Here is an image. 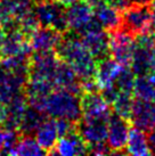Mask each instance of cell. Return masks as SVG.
I'll list each match as a JSON object with an SVG mask.
<instances>
[{
    "label": "cell",
    "mask_w": 155,
    "mask_h": 156,
    "mask_svg": "<svg viewBox=\"0 0 155 156\" xmlns=\"http://www.w3.org/2000/svg\"><path fill=\"white\" fill-rule=\"evenodd\" d=\"M58 1H59L60 4L66 8V7H69V6H71V5H73L75 1H78V0H58Z\"/></svg>",
    "instance_id": "836d02e7"
},
{
    "label": "cell",
    "mask_w": 155,
    "mask_h": 156,
    "mask_svg": "<svg viewBox=\"0 0 155 156\" xmlns=\"http://www.w3.org/2000/svg\"><path fill=\"white\" fill-rule=\"evenodd\" d=\"M130 123L144 132H151L155 129L154 101L134 98L129 119Z\"/></svg>",
    "instance_id": "30bf717a"
},
{
    "label": "cell",
    "mask_w": 155,
    "mask_h": 156,
    "mask_svg": "<svg viewBox=\"0 0 155 156\" xmlns=\"http://www.w3.org/2000/svg\"><path fill=\"white\" fill-rule=\"evenodd\" d=\"M136 75L131 71L130 66H123L120 71L119 75L116 76L113 86L120 91V92H130L132 94V88Z\"/></svg>",
    "instance_id": "4316f807"
},
{
    "label": "cell",
    "mask_w": 155,
    "mask_h": 156,
    "mask_svg": "<svg viewBox=\"0 0 155 156\" xmlns=\"http://www.w3.org/2000/svg\"><path fill=\"white\" fill-rule=\"evenodd\" d=\"M62 33L49 26H39L30 35L29 42L32 51H50L55 50L63 38Z\"/></svg>",
    "instance_id": "9a60e30c"
},
{
    "label": "cell",
    "mask_w": 155,
    "mask_h": 156,
    "mask_svg": "<svg viewBox=\"0 0 155 156\" xmlns=\"http://www.w3.org/2000/svg\"><path fill=\"white\" fill-rule=\"evenodd\" d=\"M60 58L55 50L31 52L29 57V79L47 80L54 84V76Z\"/></svg>",
    "instance_id": "5b68a950"
},
{
    "label": "cell",
    "mask_w": 155,
    "mask_h": 156,
    "mask_svg": "<svg viewBox=\"0 0 155 156\" xmlns=\"http://www.w3.org/2000/svg\"><path fill=\"white\" fill-rule=\"evenodd\" d=\"M82 1H85L86 4H88L89 6H91V7L94 8V7H95V6H97V5H98L102 0H82Z\"/></svg>",
    "instance_id": "e575fe53"
},
{
    "label": "cell",
    "mask_w": 155,
    "mask_h": 156,
    "mask_svg": "<svg viewBox=\"0 0 155 156\" xmlns=\"http://www.w3.org/2000/svg\"><path fill=\"white\" fill-rule=\"evenodd\" d=\"M0 66H1V61H0Z\"/></svg>",
    "instance_id": "f35d334b"
},
{
    "label": "cell",
    "mask_w": 155,
    "mask_h": 156,
    "mask_svg": "<svg viewBox=\"0 0 155 156\" xmlns=\"http://www.w3.org/2000/svg\"><path fill=\"white\" fill-rule=\"evenodd\" d=\"M29 74L8 71L0 66V104L6 105L18 94L23 92Z\"/></svg>",
    "instance_id": "9c48e42d"
},
{
    "label": "cell",
    "mask_w": 155,
    "mask_h": 156,
    "mask_svg": "<svg viewBox=\"0 0 155 156\" xmlns=\"http://www.w3.org/2000/svg\"><path fill=\"white\" fill-rule=\"evenodd\" d=\"M88 154H94V155H105V154H111V149L108 147L106 141H100L88 146Z\"/></svg>",
    "instance_id": "83f0119b"
},
{
    "label": "cell",
    "mask_w": 155,
    "mask_h": 156,
    "mask_svg": "<svg viewBox=\"0 0 155 156\" xmlns=\"http://www.w3.org/2000/svg\"><path fill=\"white\" fill-rule=\"evenodd\" d=\"M50 154L63 156L83 155L88 154V146L80 133L78 132L77 128L74 126V129H72L70 132L58 138Z\"/></svg>",
    "instance_id": "5bb4252c"
},
{
    "label": "cell",
    "mask_w": 155,
    "mask_h": 156,
    "mask_svg": "<svg viewBox=\"0 0 155 156\" xmlns=\"http://www.w3.org/2000/svg\"><path fill=\"white\" fill-rule=\"evenodd\" d=\"M94 15L102 24L104 30L107 32L119 30L121 25V12L110 5L105 4L103 0L94 7Z\"/></svg>",
    "instance_id": "d6986e66"
},
{
    "label": "cell",
    "mask_w": 155,
    "mask_h": 156,
    "mask_svg": "<svg viewBox=\"0 0 155 156\" xmlns=\"http://www.w3.org/2000/svg\"><path fill=\"white\" fill-rule=\"evenodd\" d=\"M131 123L128 119L111 114L107 123L106 143L111 149V154H125V145L129 137Z\"/></svg>",
    "instance_id": "8992f818"
},
{
    "label": "cell",
    "mask_w": 155,
    "mask_h": 156,
    "mask_svg": "<svg viewBox=\"0 0 155 156\" xmlns=\"http://www.w3.org/2000/svg\"><path fill=\"white\" fill-rule=\"evenodd\" d=\"M131 4H150V0H130Z\"/></svg>",
    "instance_id": "d590c367"
},
{
    "label": "cell",
    "mask_w": 155,
    "mask_h": 156,
    "mask_svg": "<svg viewBox=\"0 0 155 156\" xmlns=\"http://www.w3.org/2000/svg\"><path fill=\"white\" fill-rule=\"evenodd\" d=\"M46 116L47 115L40 109L29 105L23 115L18 132L21 134H34L37 129L41 126V123L46 121Z\"/></svg>",
    "instance_id": "cb8c5ba5"
},
{
    "label": "cell",
    "mask_w": 155,
    "mask_h": 156,
    "mask_svg": "<svg viewBox=\"0 0 155 156\" xmlns=\"http://www.w3.org/2000/svg\"><path fill=\"white\" fill-rule=\"evenodd\" d=\"M122 67L123 65L119 64L112 57H108L106 59L98 62L96 66L95 80L99 90L112 86Z\"/></svg>",
    "instance_id": "ac0fdd59"
},
{
    "label": "cell",
    "mask_w": 155,
    "mask_h": 156,
    "mask_svg": "<svg viewBox=\"0 0 155 156\" xmlns=\"http://www.w3.org/2000/svg\"><path fill=\"white\" fill-rule=\"evenodd\" d=\"M5 37H6V32H5L4 27L0 25V51H1V48H2V44H4Z\"/></svg>",
    "instance_id": "d6a6232c"
},
{
    "label": "cell",
    "mask_w": 155,
    "mask_h": 156,
    "mask_svg": "<svg viewBox=\"0 0 155 156\" xmlns=\"http://www.w3.org/2000/svg\"><path fill=\"white\" fill-rule=\"evenodd\" d=\"M108 33L111 57L121 65L129 66L135 49V37L120 29Z\"/></svg>",
    "instance_id": "52a82bcc"
},
{
    "label": "cell",
    "mask_w": 155,
    "mask_h": 156,
    "mask_svg": "<svg viewBox=\"0 0 155 156\" xmlns=\"http://www.w3.org/2000/svg\"><path fill=\"white\" fill-rule=\"evenodd\" d=\"M148 144H150V148H151L152 154H155V129L152 130L151 132H148Z\"/></svg>",
    "instance_id": "4dcf8cb0"
},
{
    "label": "cell",
    "mask_w": 155,
    "mask_h": 156,
    "mask_svg": "<svg viewBox=\"0 0 155 156\" xmlns=\"http://www.w3.org/2000/svg\"><path fill=\"white\" fill-rule=\"evenodd\" d=\"M107 123L108 119H85L80 117V120L75 123L78 132L80 133L87 146L100 141H106L107 136Z\"/></svg>",
    "instance_id": "7c38bea8"
},
{
    "label": "cell",
    "mask_w": 155,
    "mask_h": 156,
    "mask_svg": "<svg viewBox=\"0 0 155 156\" xmlns=\"http://www.w3.org/2000/svg\"><path fill=\"white\" fill-rule=\"evenodd\" d=\"M154 106H155V101H154Z\"/></svg>",
    "instance_id": "ab89813d"
},
{
    "label": "cell",
    "mask_w": 155,
    "mask_h": 156,
    "mask_svg": "<svg viewBox=\"0 0 155 156\" xmlns=\"http://www.w3.org/2000/svg\"><path fill=\"white\" fill-rule=\"evenodd\" d=\"M80 104L85 119H110L113 112L99 91H82Z\"/></svg>",
    "instance_id": "ba28073f"
},
{
    "label": "cell",
    "mask_w": 155,
    "mask_h": 156,
    "mask_svg": "<svg viewBox=\"0 0 155 156\" xmlns=\"http://www.w3.org/2000/svg\"><path fill=\"white\" fill-rule=\"evenodd\" d=\"M69 30L80 35L86 25L94 17V8L82 0H78L65 9Z\"/></svg>",
    "instance_id": "4fadbf2b"
},
{
    "label": "cell",
    "mask_w": 155,
    "mask_h": 156,
    "mask_svg": "<svg viewBox=\"0 0 155 156\" xmlns=\"http://www.w3.org/2000/svg\"><path fill=\"white\" fill-rule=\"evenodd\" d=\"M105 4L110 5V6H112L114 7L115 9L117 10H120L122 12L124 8H127L129 5H131L130 2V0H103Z\"/></svg>",
    "instance_id": "f1b7e54d"
},
{
    "label": "cell",
    "mask_w": 155,
    "mask_h": 156,
    "mask_svg": "<svg viewBox=\"0 0 155 156\" xmlns=\"http://www.w3.org/2000/svg\"><path fill=\"white\" fill-rule=\"evenodd\" d=\"M132 95L138 99L155 101V71L147 75L136 76Z\"/></svg>",
    "instance_id": "603a6c76"
},
{
    "label": "cell",
    "mask_w": 155,
    "mask_h": 156,
    "mask_svg": "<svg viewBox=\"0 0 155 156\" xmlns=\"http://www.w3.org/2000/svg\"><path fill=\"white\" fill-rule=\"evenodd\" d=\"M153 21L148 4H131L121 12L120 30L137 37L150 32Z\"/></svg>",
    "instance_id": "3957f363"
},
{
    "label": "cell",
    "mask_w": 155,
    "mask_h": 156,
    "mask_svg": "<svg viewBox=\"0 0 155 156\" xmlns=\"http://www.w3.org/2000/svg\"><path fill=\"white\" fill-rule=\"evenodd\" d=\"M129 66L136 76L147 75L154 72L155 69L153 65V58H152V49L135 44L132 58Z\"/></svg>",
    "instance_id": "44dd1931"
},
{
    "label": "cell",
    "mask_w": 155,
    "mask_h": 156,
    "mask_svg": "<svg viewBox=\"0 0 155 156\" xmlns=\"http://www.w3.org/2000/svg\"><path fill=\"white\" fill-rule=\"evenodd\" d=\"M150 8H151L152 15H153V21H152V25H151V30L150 32L154 33L155 34V0H150Z\"/></svg>",
    "instance_id": "f546056e"
},
{
    "label": "cell",
    "mask_w": 155,
    "mask_h": 156,
    "mask_svg": "<svg viewBox=\"0 0 155 156\" xmlns=\"http://www.w3.org/2000/svg\"><path fill=\"white\" fill-rule=\"evenodd\" d=\"M2 144H4V130L0 129V153L2 149Z\"/></svg>",
    "instance_id": "8d00e7d4"
},
{
    "label": "cell",
    "mask_w": 155,
    "mask_h": 156,
    "mask_svg": "<svg viewBox=\"0 0 155 156\" xmlns=\"http://www.w3.org/2000/svg\"><path fill=\"white\" fill-rule=\"evenodd\" d=\"M5 119H6V106L0 104V124L2 126Z\"/></svg>",
    "instance_id": "1f68e13d"
},
{
    "label": "cell",
    "mask_w": 155,
    "mask_h": 156,
    "mask_svg": "<svg viewBox=\"0 0 155 156\" xmlns=\"http://www.w3.org/2000/svg\"><path fill=\"white\" fill-rule=\"evenodd\" d=\"M6 37L1 48V56H14V55H26L30 56L32 48L30 46L29 39L18 30V27L5 31Z\"/></svg>",
    "instance_id": "2e32d148"
},
{
    "label": "cell",
    "mask_w": 155,
    "mask_h": 156,
    "mask_svg": "<svg viewBox=\"0 0 155 156\" xmlns=\"http://www.w3.org/2000/svg\"><path fill=\"white\" fill-rule=\"evenodd\" d=\"M55 51L62 61L66 62L74 69L81 82L95 79L97 62L83 46L80 35L72 31L66 32Z\"/></svg>",
    "instance_id": "6da1fadb"
},
{
    "label": "cell",
    "mask_w": 155,
    "mask_h": 156,
    "mask_svg": "<svg viewBox=\"0 0 155 156\" xmlns=\"http://www.w3.org/2000/svg\"><path fill=\"white\" fill-rule=\"evenodd\" d=\"M132 103H134V95L132 94L120 92L115 98V100L111 104L113 113L129 120L130 114H131V108H132Z\"/></svg>",
    "instance_id": "484cf974"
},
{
    "label": "cell",
    "mask_w": 155,
    "mask_h": 156,
    "mask_svg": "<svg viewBox=\"0 0 155 156\" xmlns=\"http://www.w3.org/2000/svg\"><path fill=\"white\" fill-rule=\"evenodd\" d=\"M42 112L54 119H66L77 123L82 115L80 96L62 88H55L45 100Z\"/></svg>",
    "instance_id": "7a4b0ae2"
},
{
    "label": "cell",
    "mask_w": 155,
    "mask_h": 156,
    "mask_svg": "<svg viewBox=\"0 0 155 156\" xmlns=\"http://www.w3.org/2000/svg\"><path fill=\"white\" fill-rule=\"evenodd\" d=\"M35 137L39 145L42 147V149L46 151L47 154H50L52 148L55 147L57 140L59 138L58 129H57L56 119H49L41 123L35 131Z\"/></svg>",
    "instance_id": "ffe728a7"
},
{
    "label": "cell",
    "mask_w": 155,
    "mask_h": 156,
    "mask_svg": "<svg viewBox=\"0 0 155 156\" xmlns=\"http://www.w3.org/2000/svg\"><path fill=\"white\" fill-rule=\"evenodd\" d=\"M152 58H153V65H154V69H155V44L152 48Z\"/></svg>",
    "instance_id": "74e56055"
},
{
    "label": "cell",
    "mask_w": 155,
    "mask_h": 156,
    "mask_svg": "<svg viewBox=\"0 0 155 156\" xmlns=\"http://www.w3.org/2000/svg\"><path fill=\"white\" fill-rule=\"evenodd\" d=\"M83 46L90 52L95 61L98 62L111 57L110 50V33L106 30H97L87 32L80 35Z\"/></svg>",
    "instance_id": "8fae6325"
},
{
    "label": "cell",
    "mask_w": 155,
    "mask_h": 156,
    "mask_svg": "<svg viewBox=\"0 0 155 156\" xmlns=\"http://www.w3.org/2000/svg\"><path fill=\"white\" fill-rule=\"evenodd\" d=\"M125 154L135 156L151 155L152 152L148 144V138L144 131L135 126L130 129L128 141L125 145Z\"/></svg>",
    "instance_id": "7402d4cb"
},
{
    "label": "cell",
    "mask_w": 155,
    "mask_h": 156,
    "mask_svg": "<svg viewBox=\"0 0 155 156\" xmlns=\"http://www.w3.org/2000/svg\"><path fill=\"white\" fill-rule=\"evenodd\" d=\"M65 9L58 0H42L35 4L34 14L40 26H49L65 34L70 31Z\"/></svg>",
    "instance_id": "277c9868"
},
{
    "label": "cell",
    "mask_w": 155,
    "mask_h": 156,
    "mask_svg": "<svg viewBox=\"0 0 155 156\" xmlns=\"http://www.w3.org/2000/svg\"><path fill=\"white\" fill-rule=\"evenodd\" d=\"M47 154L45 149L39 145L37 139L33 138L31 134H21L16 147L12 155L21 156H39Z\"/></svg>",
    "instance_id": "d4e9b609"
},
{
    "label": "cell",
    "mask_w": 155,
    "mask_h": 156,
    "mask_svg": "<svg viewBox=\"0 0 155 156\" xmlns=\"http://www.w3.org/2000/svg\"><path fill=\"white\" fill-rule=\"evenodd\" d=\"M27 106H29V103H27L24 92L16 95L6 105V119L2 123L4 130L18 131L23 115Z\"/></svg>",
    "instance_id": "e0dca14e"
}]
</instances>
